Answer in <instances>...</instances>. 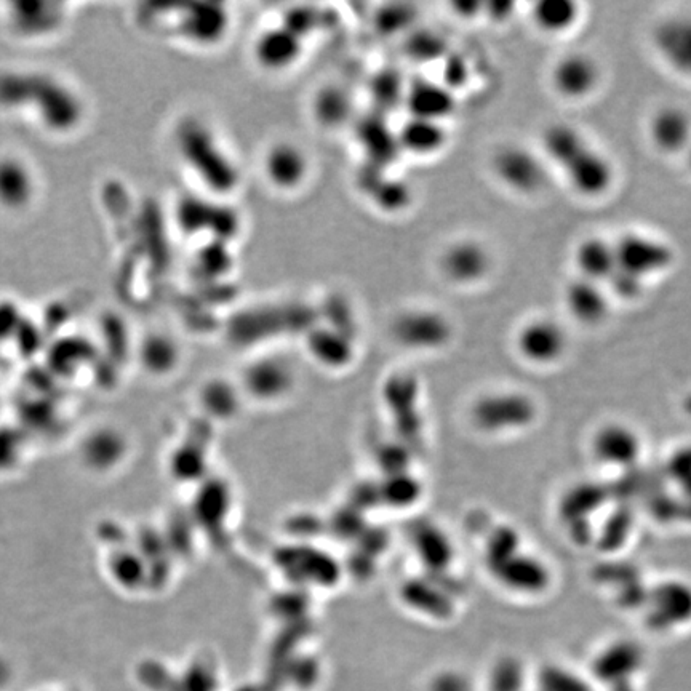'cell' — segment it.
I'll return each mask as SVG.
<instances>
[{"label": "cell", "mask_w": 691, "mask_h": 691, "mask_svg": "<svg viewBox=\"0 0 691 691\" xmlns=\"http://www.w3.org/2000/svg\"><path fill=\"white\" fill-rule=\"evenodd\" d=\"M567 348V332L557 320L536 317L517 330L516 349L528 364L540 367L556 364L565 356Z\"/></svg>", "instance_id": "obj_11"}, {"label": "cell", "mask_w": 691, "mask_h": 691, "mask_svg": "<svg viewBox=\"0 0 691 691\" xmlns=\"http://www.w3.org/2000/svg\"><path fill=\"white\" fill-rule=\"evenodd\" d=\"M37 194L36 173L21 157H0V205L7 210H24Z\"/></svg>", "instance_id": "obj_23"}, {"label": "cell", "mask_w": 691, "mask_h": 691, "mask_svg": "<svg viewBox=\"0 0 691 691\" xmlns=\"http://www.w3.org/2000/svg\"><path fill=\"white\" fill-rule=\"evenodd\" d=\"M653 45L669 69L691 79L690 13L668 16L656 24Z\"/></svg>", "instance_id": "obj_15"}, {"label": "cell", "mask_w": 691, "mask_h": 691, "mask_svg": "<svg viewBox=\"0 0 691 691\" xmlns=\"http://www.w3.org/2000/svg\"><path fill=\"white\" fill-rule=\"evenodd\" d=\"M354 109V98L341 85H324L312 96V117L325 130H338L348 125L354 117Z\"/></svg>", "instance_id": "obj_25"}, {"label": "cell", "mask_w": 691, "mask_h": 691, "mask_svg": "<svg viewBox=\"0 0 691 691\" xmlns=\"http://www.w3.org/2000/svg\"><path fill=\"white\" fill-rule=\"evenodd\" d=\"M575 266L578 276L607 285L618 269L613 240L599 236L581 240L575 250Z\"/></svg>", "instance_id": "obj_24"}, {"label": "cell", "mask_w": 691, "mask_h": 691, "mask_svg": "<svg viewBox=\"0 0 691 691\" xmlns=\"http://www.w3.org/2000/svg\"><path fill=\"white\" fill-rule=\"evenodd\" d=\"M453 324L447 314L432 306L402 309L391 324V335L400 348L431 352L447 348L452 341Z\"/></svg>", "instance_id": "obj_5"}, {"label": "cell", "mask_w": 691, "mask_h": 691, "mask_svg": "<svg viewBox=\"0 0 691 691\" xmlns=\"http://www.w3.org/2000/svg\"><path fill=\"white\" fill-rule=\"evenodd\" d=\"M535 418V402L519 392L488 394L472 408V421L490 434L527 428Z\"/></svg>", "instance_id": "obj_9"}, {"label": "cell", "mask_w": 691, "mask_h": 691, "mask_svg": "<svg viewBox=\"0 0 691 691\" xmlns=\"http://www.w3.org/2000/svg\"><path fill=\"white\" fill-rule=\"evenodd\" d=\"M175 144L178 156L210 196L223 199L239 189L242 172L236 157L205 120L199 117L183 120L176 128Z\"/></svg>", "instance_id": "obj_3"}, {"label": "cell", "mask_w": 691, "mask_h": 691, "mask_svg": "<svg viewBox=\"0 0 691 691\" xmlns=\"http://www.w3.org/2000/svg\"><path fill=\"white\" fill-rule=\"evenodd\" d=\"M541 154L549 167L562 172L568 186L580 196L597 199L615 184L612 160L573 125H549L541 138Z\"/></svg>", "instance_id": "obj_1"}, {"label": "cell", "mask_w": 691, "mask_h": 691, "mask_svg": "<svg viewBox=\"0 0 691 691\" xmlns=\"http://www.w3.org/2000/svg\"><path fill=\"white\" fill-rule=\"evenodd\" d=\"M261 172L274 191L296 194L311 180V157L296 141H272L261 157Z\"/></svg>", "instance_id": "obj_7"}, {"label": "cell", "mask_w": 691, "mask_h": 691, "mask_svg": "<svg viewBox=\"0 0 691 691\" xmlns=\"http://www.w3.org/2000/svg\"><path fill=\"white\" fill-rule=\"evenodd\" d=\"M613 244L618 268L644 282L668 271L676 258L666 242L639 232L624 234Z\"/></svg>", "instance_id": "obj_8"}, {"label": "cell", "mask_w": 691, "mask_h": 691, "mask_svg": "<svg viewBox=\"0 0 691 691\" xmlns=\"http://www.w3.org/2000/svg\"><path fill=\"white\" fill-rule=\"evenodd\" d=\"M648 136L664 154H687L691 148V116L679 106H663L650 119Z\"/></svg>", "instance_id": "obj_20"}, {"label": "cell", "mask_w": 691, "mask_h": 691, "mask_svg": "<svg viewBox=\"0 0 691 691\" xmlns=\"http://www.w3.org/2000/svg\"><path fill=\"white\" fill-rule=\"evenodd\" d=\"M400 152L416 159H432L450 144V130L445 122L407 116L396 128Z\"/></svg>", "instance_id": "obj_16"}, {"label": "cell", "mask_w": 691, "mask_h": 691, "mask_svg": "<svg viewBox=\"0 0 691 691\" xmlns=\"http://www.w3.org/2000/svg\"><path fill=\"white\" fill-rule=\"evenodd\" d=\"M306 40L287 24H271L253 39L252 56L258 68L269 74H284L298 66Z\"/></svg>", "instance_id": "obj_10"}, {"label": "cell", "mask_w": 691, "mask_h": 691, "mask_svg": "<svg viewBox=\"0 0 691 691\" xmlns=\"http://www.w3.org/2000/svg\"><path fill=\"white\" fill-rule=\"evenodd\" d=\"M538 691H594L591 677H584L576 671L562 666L549 664V668L540 672Z\"/></svg>", "instance_id": "obj_29"}, {"label": "cell", "mask_w": 691, "mask_h": 691, "mask_svg": "<svg viewBox=\"0 0 691 691\" xmlns=\"http://www.w3.org/2000/svg\"><path fill=\"white\" fill-rule=\"evenodd\" d=\"M0 104L5 108L29 109L48 130H74L84 117V103L63 80L42 74L12 72L0 77Z\"/></svg>", "instance_id": "obj_2"}, {"label": "cell", "mask_w": 691, "mask_h": 691, "mask_svg": "<svg viewBox=\"0 0 691 691\" xmlns=\"http://www.w3.org/2000/svg\"><path fill=\"white\" fill-rule=\"evenodd\" d=\"M600 82L602 69L588 53H568L551 71L552 88L565 100H586L596 92Z\"/></svg>", "instance_id": "obj_13"}, {"label": "cell", "mask_w": 691, "mask_h": 691, "mask_svg": "<svg viewBox=\"0 0 691 691\" xmlns=\"http://www.w3.org/2000/svg\"><path fill=\"white\" fill-rule=\"evenodd\" d=\"M592 452L599 463L616 468H628L642 453V440L626 424L613 423L600 428L592 440Z\"/></svg>", "instance_id": "obj_22"}, {"label": "cell", "mask_w": 691, "mask_h": 691, "mask_svg": "<svg viewBox=\"0 0 691 691\" xmlns=\"http://www.w3.org/2000/svg\"><path fill=\"white\" fill-rule=\"evenodd\" d=\"M493 176L517 196H535L549 183L551 167L543 154L519 143L503 144L490 160Z\"/></svg>", "instance_id": "obj_4"}, {"label": "cell", "mask_w": 691, "mask_h": 691, "mask_svg": "<svg viewBox=\"0 0 691 691\" xmlns=\"http://www.w3.org/2000/svg\"><path fill=\"white\" fill-rule=\"evenodd\" d=\"M295 370L285 357L263 356L252 360L244 372L242 388L255 399L279 400L292 391Z\"/></svg>", "instance_id": "obj_14"}, {"label": "cell", "mask_w": 691, "mask_h": 691, "mask_svg": "<svg viewBox=\"0 0 691 691\" xmlns=\"http://www.w3.org/2000/svg\"><path fill=\"white\" fill-rule=\"evenodd\" d=\"M648 621L660 632L676 631L691 621V588L684 583H663L648 602Z\"/></svg>", "instance_id": "obj_17"}, {"label": "cell", "mask_w": 691, "mask_h": 691, "mask_svg": "<svg viewBox=\"0 0 691 691\" xmlns=\"http://www.w3.org/2000/svg\"><path fill=\"white\" fill-rule=\"evenodd\" d=\"M437 271L453 287H476L492 274L493 255L482 240L460 237L440 250Z\"/></svg>", "instance_id": "obj_6"}, {"label": "cell", "mask_w": 691, "mask_h": 691, "mask_svg": "<svg viewBox=\"0 0 691 691\" xmlns=\"http://www.w3.org/2000/svg\"><path fill=\"white\" fill-rule=\"evenodd\" d=\"M688 408H690V412H691V399H690V404H688Z\"/></svg>", "instance_id": "obj_31"}, {"label": "cell", "mask_w": 691, "mask_h": 691, "mask_svg": "<svg viewBox=\"0 0 691 691\" xmlns=\"http://www.w3.org/2000/svg\"><path fill=\"white\" fill-rule=\"evenodd\" d=\"M644 666V655L631 642H616L600 652L592 666V682L615 687L628 684Z\"/></svg>", "instance_id": "obj_21"}, {"label": "cell", "mask_w": 691, "mask_h": 691, "mask_svg": "<svg viewBox=\"0 0 691 691\" xmlns=\"http://www.w3.org/2000/svg\"><path fill=\"white\" fill-rule=\"evenodd\" d=\"M231 26L232 15L228 5L202 2L184 8L176 29L186 44L213 48L229 36Z\"/></svg>", "instance_id": "obj_12"}, {"label": "cell", "mask_w": 691, "mask_h": 691, "mask_svg": "<svg viewBox=\"0 0 691 691\" xmlns=\"http://www.w3.org/2000/svg\"><path fill=\"white\" fill-rule=\"evenodd\" d=\"M612 300L604 284L584 277H576L565 288L564 301L568 314L586 327L602 324L607 319Z\"/></svg>", "instance_id": "obj_18"}, {"label": "cell", "mask_w": 691, "mask_h": 691, "mask_svg": "<svg viewBox=\"0 0 691 691\" xmlns=\"http://www.w3.org/2000/svg\"><path fill=\"white\" fill-rule=\"evenodd\" d=\"M404 108L407 116L445 122L456 111V92L444 82L421 79L407 85Z\"/></svg>", "instance_id": "obj_19"}, {"label": "cell", "mask_w": 691, "mask_h": 691, "mask_svg": "<svg viewBox=\"0 0 691 691\" xmlns=\"http://www.w3.org/2000/svg\"><path fill=\"white\" fill-rule=\"evenodd\" d=\"M380 180V176H378ZM367 196L372 200L376 208H380L384 213H399L412 202V189L399 178H392L388 175V170L384 173L383 180L373 186L364 189Z\"/></svg>", "instance_id": "obj_28"}, {"label": "cell", "mask_w": 691, "mask_h": 691, "mask_svg": "<svg viewBox=\"0 0 691 691\" xmlns=\"http://www.w3.org/2000/svg\"><path fill=\"white\" fill-rule=\"evenodd\" d=\"M687 164H688V168H690V170H691V148L688 149V151H687Z\"/></svg>", "instance_id": "obj_30"}, {"label": "cell", "mask_w": 691, "mask_h": 691, "mask_svg": "<svg viewBox=\"0 0 691 691\" xmlns=\"http://www.w3.org/2000/svg\"><path fill=\"white\" fill-rule=\"evenodd\" d=\"M532 21L544 34L560 36L580 23L581 7L570 0H543L532 8Z\"/></svg>", "instance_id": "obj_26"}, {"label": "cell", "mask_w": 691, "mask_h": 691, "mask_svg": "<svg viewBox=\"0 0 691 691\" xmlns=\"http://www.w3.org/2000/svg\"><path fill=\"white\" fill-rule=\"evenodd\" d=\"M308 344L312 356L327 365L348 364L352 356V341L348 330L336 325L312 330Z\"/></svg>", "instance_id": "obj_27"}]
</instances>
